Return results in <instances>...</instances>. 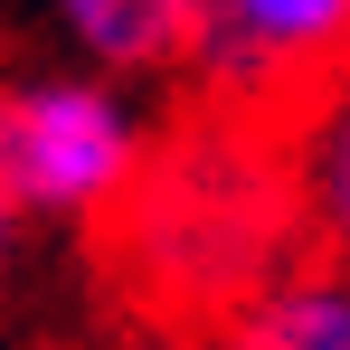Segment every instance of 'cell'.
<instances>
[{"label": "cell", "mask_w": 350, "mask_h": 350, "mask_svg": "<svg viewBox=\"0 0 350 350\" xmlns=\"http://www.w3.org/2000/svg\"><path fill=\"white\" fill-rule=\"evenodd\" d=\"M10 256H19V208H10V189H0V275H10Z\"/></svg>", "instance_id": "7"}, {"label": "cell", "mask_w": 350, "mask_h": 350, "mask_svg": "<svg viewBox=\"0 0 350 350\" xmlns=\"http://www.w3.org/2000/svg\"><path fill=\"white\" fill-rule=\"evenodd\" d=\"M152 161V123L105 66L29 76L0 95V189L19 228H105Z\"/></svg>", "instance_id": "2"}, {"label": "cell", "mask_w": 350, "mask_h": 350, "mask_svg": "<svg viewBox=\"0 0 350 350\" xmlns=\"http://www.w3.org/2000/svg\"><path fill=\"white\" fill-rule=\"evenodd\" d=\"M189 57L228 95H293L350 57V0H199Z\"/></svg>", "instance_id": "3"}, {"label": "cell", "mask_w": 350, "mask_h": 350, "mask_svg": "<svg viewBox=\"0 0 350 350\" xmlns=\"http://www.w3.org/2000/svg\"><path fill=\"white\" fill-rule=\"evenodd\" d=\"M208 350H350V265H284L208 332Z\"/></svg>", "instance_id": "5"}, {"label": "cell", "mask_w": 350, "mask_h": 350, "mask_svg": "<svg viewBox=\"0 0 350 350\" xmlns=\"http://www.w3.org/2000/svg\"><path fill=\"white\" fill-rule=\"evenodd\" d=\"M284 152V189L303 246H322L332 265H350V57H332L312 85H293V114L275 133Z\"/></svg>", "instance_id": "4"}, {"label": "cell", "mask_w": 350, "mask_h": 350, "mask_svg": "<svg viewBox=\"0 0 350 350\" xmlns=\"http://www.w3.org/2000/svg\"><path fill=\"white\" fill-rule=\"evenodd\" d=\"M293 246H303V218L284 189V152L246 114L199 123L180 142L152 133V161L114 208L123 284L189 332H218L256 284H275L293 265Z\"/></svg>", "instance_id": "1"}, {"label": "cell", "mask_w": 350, "mask_h": 350, "mask_svg": "<svg viewBox=\"0 0 350 350\" xmlns=\"http://www.w3.org/2000/svg\"><path fill=\"white\" fill-rule=\"evenodd\" d=\"M57 38L76 48V66H105V76H152V66L189 57V29H199V0H48Z\"/></svg>", "instance_id": "6"}]
</instances>
